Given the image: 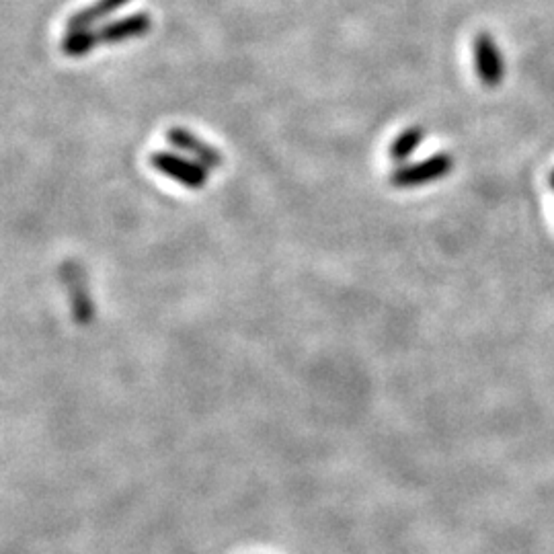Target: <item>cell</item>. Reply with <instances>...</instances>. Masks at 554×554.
I'll list each match as a JSON object with an SVG mask.
<instances>
[{"label":"cell","mask_w":554,"mask_h":554,"mask_svg":"<svg viewBox=\"0 0 554 554\" xmlns=\"http://www.w3.org/2000/svg\"><path fill=\"white\" fill-rule=\"evenodd\" d=\"M101 46V39L97 29L85 27V29H66L62 42H60V52L66 58H87Z\"/></svg>","instance_id":"ba28073f"},{"label":"cell","mask_w":554,"mask_h":554,"mask_svg":"<svg viewBox=\"0 0 554 554\" xmlns=\"http://www.w3.org/2000/svg\"><path fill=\"white\" fill-rule=\"evenodd\" d=\"M60 277L70 300L74 321L83 327L91 325L95 319V304L91 298L85 267L76 261H66L60 269Z\"/></svg>","instance_id":"3957f363"},{"label":"cell","mask_w":554,"mask_h":554,"mask_svg":"<svg viewBox=\"0 0 554 554\" xmlns=\"http://www.w3.org/2000/svg\"><path fill=\"white\" fill-rule=\"evenodd\" d=\"M167 142L177 148L181 154H187L193 161L202 163L208 169H220L224 165L222 152L212 146L210 142L202 140L197 134H193L189 128L173 126L167 130Z\"/></svg>","instance_id":"5b68a950"},{"label":"cell","mask_w":554,"mask_h":554,"mask_svg":"<svg viewBox=\"0 0 554 554\" xmlns=\"http://www.w3.org/2000/svg\"><path fill=\"white\" fill-rule=\"evenodd\" d=\"M150 29H152V15L146 11H138L128 17L103 23L97 29V33L101 39V46H117V44L130 42V39H140L148 35Z\"/></svg>","instance_id":"8992f818"},{"label":"cell","mask_w":554,"mask_h":554,"mask_svg":"<svg viewBox=\"0 0 554 554\" xmlns=\"http://www.w3.org/2000/svg\"><path fill=\"white\" fill-rule=\"evenodd\" d=\"M128 3H132V0H95L93 5L72 13L66 21V29L93 27V25L101 23L103 19L111 17L113 13L124 9Z\"/></svg>","instance_id":"52a82bcc"},{"label":"cell","mask_w":554,"mask_h":554,"mask_svg":"<svg viewBox=\"0 0 554 554\" xmlns=\"http://www.w3.org/2000/svg\"><path fill=\"white\" fill-rule=\"evenodd\" d=\"M548 183H550V187H552V191H554V169H552L550 175H548Z\"/></svg>","instance_id":"30bf717a"},{"label":"cell","mask_w":554,"mask_h":554,"mask_svg":"<svg viewBox=\"0 0 554 554\" xmlns=\"http://www.w3.org/2000/svg\"><path fill=\"white\" fill-rule=\"evenodd\" d=\"M150 165L161 175L173 179L175 183L187 187V189H204L208 183V167L202 163L193 161L189 156L171 152V150H158L150 156Z\"/></svg>","instance_id":"7a4b0ae2"},{"label":"cell","mask_w":554,"mask_h":554,"mask_svg":"<svg viewBox=\"0 0 554 554\" xmlns=\"http://www.w3.org/2000/svg\"><path fill=\"white\" fill-rule=\"evenodd\" d=\"M425 140V130L421 126H411L403 130L397 138H394L388 146V158L392 163L405 165L409 158L415 154V150L421 146Z\"/></svg>","instance_id":"9c48e42d"},{"label":"cell","mask_w":554,"mask_h":554,"mask_svg":"<svg viewBox=\"0 0 554 554\" xmlns=\"http://www.w3.org/2000/svg\"><path fill=\"white\" fill-rule=\"evenodd\" d=\"M472 62L479 81L487 89H497L505 78V60L499 50L495 37L487 31H481L472 39Z\"/></svg>","instance_id":"277c9868"},{"label":"cell","mask_w":554,"mask_h":554,"mask_svg":"<svg viewBox=\"0 0 554 554\" xmlns=\"http://www.w3.org/2000/svg\"><path fill=\"white\" fill-rule=\"evenodd\" d=\"M454 171V156L448 152L433 154L419 163H405L394 169L388 177L390 185L397 189H415L440 181Z\"/></svg>","instance_id":"6da1fadb"}]
</instances>
